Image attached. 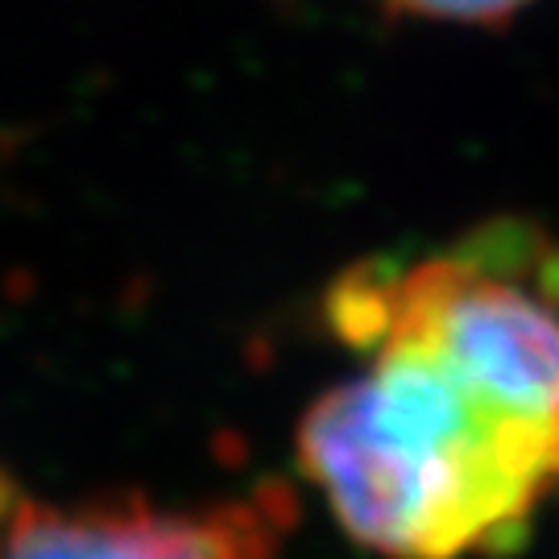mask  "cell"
<instances>
[{
    "label": "cell",
    "mask_w": 559,
    "mask_h": 559,
    "mask_svg": "<svg viewBox=\"0 0 559 559\" xmlns=\"http://www.w3.org/2000/svg\"><path fill=\"white\" fill-rule=\"evenodd\" d=\"M357 369L299 419V464L378 559H493L559 498V240L485 224L328 295Z\"/></svg>",
    "instance_id": "1"
},
{
    "label": "cell",
    "mask_w": 559,
    "mask_h": 559,
    "mask_svg": "<svg viewBox=\"0 0 559 559\" xmlns=\"http://www.w3.org/2000/svg\"><path fill=\"white\" fill-rule=\"evenodd\" d=\"M0 559H282V535L253 498L212 506L4 498Z\"/></svg>",
    "instance_id": "2"
},
{
    "label": "cell",
    "mask_w": 559,
    "mask_h": 559,
    "mask_svg": "<svg viewBox=\"0 0 559 559\" xmlns=\"http://www.w3.org/2000/svg\"><path fill=\"white\" fill-rule=\"evenodd\" d=\"M394 13L431 21H468V25H493V21L514 17L526 0H381Z\"/></svg>",
    "instance_id": "3"
}]
</instances>
